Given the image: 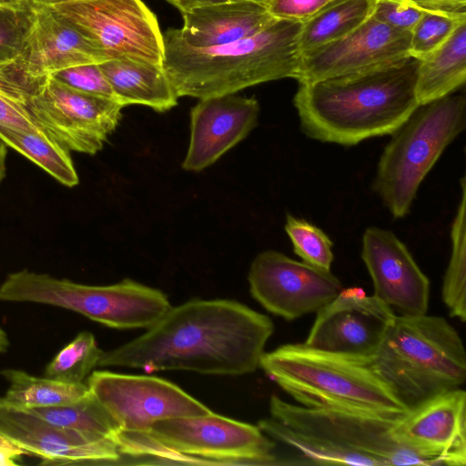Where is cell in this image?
<instances>
[{"mask_svg":"<svg viewBox=\"0 0 466 466\" xmlns=\"http://www.w3.org/2000/svg\"><path fill=\"white\" fill-rule=\"evenodd\" d=\"M269 317L231 299H191L141 336L104 351L97 367L238 376L259 368L273 334Z\"/></svg>","mask_w":466,"mask_h":466,"instance_id":"obj_1","label":"cell"},{"mask_svg":"<svg viewBox=\"0 0 466 466\" xmlns=\"http://www.w3.org/2000/svg\"><path fill=\"white\" fill-rule=\"evenodd\" d=\"M419 64L408 56L369 71L299 84L293 105L301 131L311 139L348 147L392 135L420 106Z\"/></svg>","mask_w":466,"mask_h":466,"instance_id":"obj_2","label":"cell"},{"mask_svg":"<svg viewBox=\"0 0 466 466\" xmlns=\"http://www.w3.org/2000/svg\"><path fill=\"white\" fill-rule=\"evenodd\" d=\"M301 22L275 20L258 34L225 46L194 48L177 28L163 34V66L178 97L236 94L261 83L295 78Z\"/></svg>","mask_w":466,"mask_h":466,"instance_id":"obj_3","label":"cell"},{"mask_svg":"<svg viewBox=\"0 0 466 466\" xmlns=\"http://www.w3.org/2000/svg\"><path fill=\"white\" fill-rule=\"evenodd\" d=\"M270 417L258 427L315 464L362 466L432 465L398 441L392 433L399 420L269 400Z\"/></svg>","mask_w":466,"mask_h":466,"instance_id":"obj_4","label":"cell"},{"mask_svg":"<svg viewBox=\"0 0 466 466\" xmlns=\"http://www.w3.org/2000/svg\"><path fill=\"white\" fill-rule=\"evenodd\" d=\"M259 368L304 407L391 420H399L410 411L366 359L291 343L264 352Z\"/></svg>","mask_w":466,"mask_h":466,"instance_id":"obj_5","label":"cell"},{"mask_svg":"<svg viewBox=\"0 0 466 466\" xmlns=\"http://www.w3.org/2000/svg\"><path fill=\"white\" fill-rule=\"evenodd\" d=\"M370 364L409 410L466 381L459 332L444 318L427 313L396 315Z\"/></svg>","mask_w":466,"mask_h":466,"instance_id":"obj_6","label":"cell"},{"mask_svg":"<svg viewBox=\"0 0 466 466\" xmlns=\"http://www.w3.org/2000/svg\"><path fill=\"white\" fill-rule=\"evenodd\" d=\"M465 127L466 98L450 95L419 106L391 135L372 187L394 218L408 215L421 182Z\"/></svg>","mask_w":466,"mask_h":466,"instance_id":"obj_7","label":"cell"},{"mask_svg":"<svg viewBox=\"0 0 466 466\" xmlns=\"http://www.w3.org/2000/svg\"><path fill=\"white\" fill-rule=\"evenodd\" d=\"M0 301L59 307L118 329H148L171 308L164 292L130 279L94 286L27 269L6 276Z\"/></svg>","mask_w":466,"mask_h":466,"instance_id":"obj_8","label":"cell"},{"mask_svg":"<svg viewBox=\"0 0 466 466\" xmlns=\"http://www.w3.org/2000/svg\"><path fill=\"white\" fill-rule=\"evenodd\" d=\"M147 435L161 460L193 464L277 463L276 441L258 425L213 411L157 420Z\"/></svg>","mask_w":466,"mask_h":466,"instance_id":"obj_9","label":"cell"},{"mask_svg":"<svg viewBox=\"0 0 466 466\" xmlns=\"http://www.w3.org/2000/svg\"><path fill=\"white\" fill-rule=\"evenodd\" d=\"M76 26L106 60L163 65V34L142 0H75L45 4Z\"/></svg>","mask_w":466,"mask_h":466,"instance_id":"obj_10","label":"cell"},{"mask_svg":"<svg viewBox=\"0 0 466 466\" xmlns=\"http://www.w3.org/2000/svg\"><path fill=\"white\" fill-rule=\"evenodd\" d=\"M41 127L69 151L94 155L116 128L124 107L115 99L75 89L54 76L20 96Z\"/></svg>","mask_w":466,"mask_h":466,"instance_id":"obj_11","label":"cell"},{"mask_svg":"<svg viewBox=\"0 0 466 466\" xmlns=\"http://www.w3.org/2000/svg\"><path fill=\"white\" fill-rule=\"evenodd\" d=\"M86 383L118 427V448L147 435L157 420L212 411L176 384L157 377L95 370Z\"/></svg>","mask_w":466,"mask_h":466,"instance_id":"obj_12","label":"cell"},{"mask_svg":"<svg viewBox=\"0 0 466 466\" xmlns=\"http://www.w3.org/2000/svg\"><path fill=\"white\" fill-rule=\"evenodd\" d=\"M248 280L253 299L286 320L317 313L343 289L330 270L294 260L276 250L263 251L254 258Z\"/></svg>","mask_w":466,"mask_h":466,"instance_id":"obj_13","label":"cell"},{"mask_svg":"<svg viewBox=\"0 0 466 466\" xmlns=\"http://www.w3.org/2000/svg\"><path fill=\"white\" fill-rule=\"evenodd\" d=\"M396 315L390 306L360 288L342 289L317 312L304 343L370 360Z\"/></svg>","mask_w":466,"mask_h":466,"instance_id":"obj_14","label":"cell"},{"mask_svg":"<svg viewBox=\"0 0 466 466\" xmlns=\"http://www.w3.org/2000/svg\"><path fill=\"white\" fill-rule=\"evenodd\" d=\"M0 438L44 465L114 463L117 445L55 425L35 410L0 397Z\"/></svg>","mask_w":466,"mask_h":466,"instance_id":"obj_15","label":"cell"},{"mask_svg":"<svg viewBox=\"0 0 466 466\" xmlns=\"http://www.w3.org/2000/svg\"><path fill=\"white\" fill-rule=\"evenodd\" d=\"M28 4L29 23L14 64L29 91L64 69L106 61L91 40L48 5Z\"/></svg>","mask_w":466,"mask_h":466,"instance_id":"obj_16","label":"cell"},{"mask_svg":"<svg viewBox=\"0 0 466 466\" xmlns=\"http://www.w3.org/2000/svg\"><path fill=\"white\" fill-rule=\"evenodd\" d=\"M410 33L370 17L347 36L301 56L299 84L358 74L410 56Z\"/></svg>","mask_w":466,"mask_h":466,"instance_id":"obj_17","label":"cell"},{"mask_svg":"<svg viewBox=\"0 0 466 466\" xmlns=\"http://www.w3.org/2000/svg\"><path fill=\"white\" fill-rule=\"evenodd\" d=\"M361 258L373 283V295L397 315L427 313L430 280L393 232L367 228L362 236Z\"/></svg>","mask_w":466,"mask_h":466,"instance_id":"obj_18","label":"cell"},{"mask_svg":"<svg viewBox=\"0 0 466 466\" xmlns=\"http://www.w3.org/2000/svg\"><path fill=\"white\" fill-rule=\"evenodd\" d=\"M401 444L432 465L466 463V392L462 388L436 395L410 410L394 425Z\"/></svg>","mask_w":466,"mask_h":466,"instance_id":"obj_19","label":"cell"},{"mask_svg":"<svg viewBox=\"0 0 466 466\" xmlns=\"http://www.w3.org/2000/svg\"><path fill=\"white\" fill-rule=\"evenodd\" d=\"M259 104L235 94L199 99L190 112V139L182 167L201 171L243 140L257 126Z\"/></svg>","mask_w":466,"mask_h":466,"instance_id":"obj_20","label":"cell"},{"mask_svg":"<svg viewBox=\"0 0 466 466\" xmlns=\"http://www.w3.org/2000/svg\"><path fill=\"white\" fill-rule=\"evenodd\" d=\"M181 15L183 25L177 33L194 48L216 47L253 36L277 20L266 4L251 0L196 7Z\"/></svg>","mask_w":466,"mask_h":466,"instance_id":"obj_21","label":"cell"},{"mask_svg":"<svg viewBox=\"0 0 466 466\" xmlns=\"http://www.w3.org/2000/svg\"><path fill=\"white\" fill-rule=\"evenodd\" d=\"M99 66L123 106L142 105L165 112L177 104L178 96L163 65L111 59Z\"/></svg>","mask_w":466,"mask_h":466,"instance_id":"obj_22","label":"cell"},{"mask_svg":"<svg viewBox=\"0 0 466 466\" xmlns=\"http://www.w3.org/2000/svg\"><path fill=\"white\" fill-rule=\"evenodd\" d=\"M466 80V22L432 54L420 60L415 95L420 106L451 95Z\"/></svg>","mask_w":466,"mask_h":466,"instance_id":"obj_23","label":"cell"},{"mask_svg":"<svg viewBox=\"0 0 466 466\" xmlns=\"http://www.w3.org/2000/svg\"><path fill=\"white\" fill-rule=\"evenodd\" d=\"M374 0H335L302 22L298 35L300 56L341 39L372 15Z\"/></svg>","mask_w":466,"mask_h":466,"instance_id":"obj_24","label":"cell"},{"mask_svg":"<svg viewBox=\"0 0 466 466\" xmlns=\"http://www.w3.org/2000/svg\"><path fill=\"white\" fill-rule=\"evenodd\" d=\"M0 140L30 159L62 185L79 182L70 151L44 129L23 131L0 126Z\"/></svg>","mask_w":466,"mask_h":466,"instance_id":"obj_25","label":"cell"},{"mask_svg":"<svg viewBox=\"0 0 466 466\" xmlns=\"http://www.w3.org/2000/svg\"><path fill=\"white\" fill-rule=\"evenodd\" d=\"M0 374L8 381L5 398L27 409L49 408L76 401L89 394L86 383H69L35 377L24 370L6 369Z\"/></svg>","mask_w":466,"mask_h":466,"instance_id":"obj_26","label":"cell"},{"mask_svg":"<svg viewBox=\"0 0 466 466\" xmlns=\"http://www.w3.org/2000/svg\"><path fill=\"white\" fill-rule=\"evenodd\" d=\"M461 199L451 228V253L441 296L450 316L466 320V183L461 179Z\"/></svg>","mask_w":466,"mask_h":466,"instance_id":"obj_27","label":"cell"},{"mask_svg":"<svg viewBox=\"0 0 466 466\" xmlns=\"http://www.w3.org/2000/svg\"><path fill=\"white\" fill-rule=\"evenodd\" d=\"M31 410L55 425L94 439L112 441L117 445L118 427L90 392L65 405Z\"/></svg>","mask_w":466,"mask_h":466,"instance_id":"obj_28","label":"cell"},{"mask_svg":"<svg viewBox=\"0 0 466 466\" xmlns=\"http://www.w3.org/2000/svg\"><path fill=\"white\" fill-rule=\"evenodd\" d=\"M103 352L91 332L81 331L46 366L45 376L69 383H86Z\"/></svg>","mask_w":466,"mask_h":466,"instance_id":"obj_29","label":"cell"},{"mask_svg":"<svg viewBox=\"0 0 466 466\" xmlns=\"http://www.w3.org/2000/svg\"><path fill=\"white\" fill-rule=\"evenodd\" d=\"M284 228L295 254L302 262L322 270H330L334 258L333 242L321 228L289 214L286 216Z\"/></svg>","mask_w":466,"mask_h":466,"instance_id":"obj_30","label":"cell"},{"mask_svg":"<svg viewBox=\"0 0 466 466\" xmlns=\"http://www.w3.org/2000/svg\"><path fill=\"white\" fill-rule=\"evenodd\" d=\"M463 22L466 14L425 11L410 33L409 55L422 60L436 51Z\"/></svg>","mask_w":466,"mask_h":466,"instance_id":"obj_31","label":"cell"},{"mask_svg":"<svg viewBox=\"0 0 466 466\" xmlns=\"http://www.w3.org/2000/svg\"><path fill=\"white\" fill-rule=\"evenodd\" d=\"M6 62L0 61V126L23 131L43 129L14 92L5 73Z\"/></svg>","mask_w":466,"mask_h":466,"instance_id":"obj_32","label":"cell"},{"mask_svg":"<svg viewBox=\"0 0 466 466\" xmlns=\"http://www.w3.org/2000/svg\"><path fill=\"white\" fill-rule=\"evenodd\" d=\"M29 23V4L0 11V61L15 60Z\"/></svg>","mask_w":466,"mask_h":466,"instance_id":"obj_33","label":"cell"},{"mask_svg":"<svg viewBox=\"0 0 466 466\" xmlns=\"http://www.w3.org/2000/svg\"><path fill=\"white\" fill-rule=\"evenodd\" d=\"M54 76L79 91L116 100L112 87L98 64L66 68Z\"/></svg>","mask_w":466,"mask_h":466,"instance_id":"obj_34","label":"cell"},{"mask_svg":"<svg viewBox=\"0 0 466 466\" xmlns=\"http://www.w3.org/2000/svg\"><path fill=\"white\" fill-rule=\"evenodd\" d=\"M423 13L410 0H374L372 16L392 29L410 33Z\"/></svg>","mask_w":466,"mask_h":466,"instance_id":"obj_35","label":"cell"},{"mask_svg":"<svg viewBox=\"0 0 466 466\" xmlns=\"http://www.w3.org/2000/svg\"><path fill=\"white\" fill-rule=\"evenodd\" d=\"M335 0H268L267 10L276 19L304 22Z\"/></svg>","mask_w":466,"mask_h":466,"instance_id":"obj_36","label":"cell"},{"mask_svg":"<svg viewBox=\"0 0 466 466\" xmlns=\"http://www.w3.org/2000/svg\"><path fill=\"white\" fill-rule=\"evenodd\" d=\"M425 11L466 14V0H410Z\"/></svg>","mask_w":466,"mask_h":466,"instance_id":"obj_37","label":"cell"},{"mask_svg":"<svg viewBox=\"0 0 466 466\" xmlns=\"http://www.w3.org/2000/svg\"><path fill=\"white\" fill-rule=\"evenodd\" d=\"M176 8H177L181 14L186 13L193 8L211 5L216 4L240 1V0H166ZM260 2L267 5L268 0H251Z\"/></svg>","mask_w":466,"mask_h":466,"instance_id":"obj_38","label":"cell"},{"mask_svg":"<svg viewBox=\"0 0 466 466\" xmlns=\"http://www.w3.org/2000/svg\"><path fill=\"white\" fill-rule=\"evenodd\" d=\"M23 454L25 451L0 438V465H15Z\"/></svg>","mask_w":466,"mask_h":466,"instance_id":"obj_39","label":"cell"},{"mask_svg":"<svg viewBox=\"0 0 466 466\" xmlns=\"http://www.w3.org/2000/svg\"><path fill=\"white\" fill-rule=\"evenodd\" d=\"M7 148L5 143L0 140V184L6 174Z\"/></svg>","mask_w":466,"mask_h":466,"instance_id":"obj_40","label":"cell"},{"mask_svg":"<svg viewBox=\"0 0 466 466\" xmlns=\"http://www.w3.org/2000/svg\"><path fill=\"white\" fill-rule=\"evenodd\" d=\"M9 346V339L6 332L0 327V353L5 352Z\"/></svg>","mask_w":466,"mask_h":466,"instance_id":"obj_41","label":"cell"},{"mask_svg":"<svg viewBox=\"0 0 466 466\" xmlns=\"http://www.w3.org/2000/svg\"><path fill=\"white\" fill-rule=\"evenodd\" d=\"M26 2L27 1L23 2V3H13V2H1L0 1V11L10 10V9H15V8L20 7Z\"/></svg>","mask_w":466,"mask_h":466,"instance_id":"obj_42","label":"cell"},{"mask_svg":"<svg viewBox=\"0 0 466 466\" xmlns=\"http://www.w3.org/2000/svg\"><path fill=\"white\" fill-rule=\"evenodd\" d=\"M26 1L34 2V3H41V4H50V3H56V2L75 1V0H26Z\"/></svg>","mask_w":466,"mask_h":466,"instance_id":"obj_43","label":"cell"},{"mask_svg":"<svg viewBox=\"0 0 466 466\" xmlns=\"http://www.w3.org/2000/svg\"><path fill=\"white\" fill-rule=\"evenodd\" d=\"M1 2H13V3H23L26 0H0Z\"/></svg>","mask_w":466,"mask_h":466,"instance_id":"obj_44","label":"cell"}]
</instances>
